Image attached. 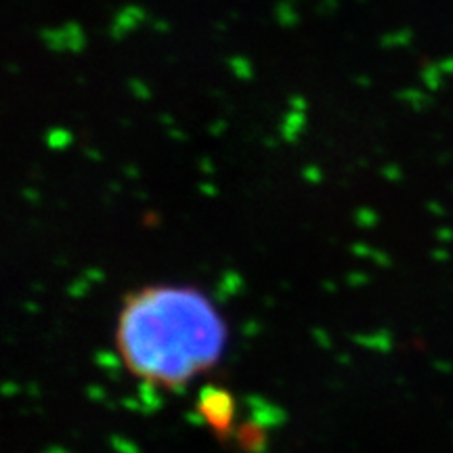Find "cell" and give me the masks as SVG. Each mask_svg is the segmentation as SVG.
Instances as JSON below:
<instances>
[{
  "label": "cell",
  "mask_w": 453,
  "mask_h": 453,
  "mask_svg": "<svg viewBox=\"0 0 453 453\" xmlns=\"http://www.w3.org/2000/svg\"><path fill=\"white\" fill-rule=\"evenodd\" d=\"M229 332L215 302L194 285H145L118 313L116 349L139 382L177 391L223 359Z\"/></svg>",
  "instance_id": "1"
},
{
  "label": "cell",
  "mask_w": 453,
  "mask_h": 453,
  "mask_svg": "<svg viewBox=\"0 0 453 453\" xmlns=\"http://www.w3.org/2000/svg\"><path fill=\"white\" fill-rule=\"evenodd\" d=\"M196 407H198L200 418L215 433L217 439L225 441L229 437H235V431H237L235 428L237 410H235V399H233V395L226 388L215 386V384L204 386L198 393Z\"/></svg>",
  "instance_id": "2"
},
{
  "label": "cell",
  "mask_w": 453,
  "mask_h": 453,
  "mask_svg": "<svg viewBox=\"0 0 453 453\" xmlns=\"http://www.w3.org/2000/svg\"><path fill=\"white\" fill-rule=\"evenodd\" d=\"M235 441L239 443V447L248 453H258L264 449L266 445V435L258 424H241L235 431Z\"/></svg>",
  "instance_id": "3"
}]
</instances>
